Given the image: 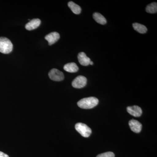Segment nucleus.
<instances>
[{
	"label": "nucleus",
	"instance_id": "nucleus-1",
	"mask_svg": "<svg viewBox=\"0 0 157 157\" xmlns=\"http://www.w3.org/2000/svg\"><path fill=\"white\" fill-rule=\"evenodd\" d=\"M99 103V100L95 97L84 98L78 101L77 105L82 109H89L96 107Z\"/></svg>",
	"mask_w": 157,
	"mask_h": 157
},
{
	"label": "nucleus",
	"instance_id": "nucleus-2",
	"mask_svg": "<svg viewBox=\"0 0 157 157\" xmlns=\"http://www.w3.org/2000/svg\"><path fill=\"white\" fill-rule=\"evenodd\" d=\"M13 49L11 41L6 37H0V52L4 54L10 53Z\"/></svg>",
	"mask_w": 157,
	"mask_h": 157
},
{
	"label": "nucleus",
	"instance_id": "nucleus-3",
	"mask_svg": "<svg viewBox=\"0 0 157 157\" xmlns=\"http://www.w3.org/2000/svg\"><path fill=\"white\" fill-rule=\"evenodd\" d=\"M75 129L77 132H78L84 137H89L92 133V130L86 124L78 123L75 125Z\"/></svg>",
	"mask_w": 157,
	"mask_h": 157
},
{
	"label": "nucleus",
	"instance_id": "nucleus-4",
	"mask_svg": "<svg viewBox=\"0 0 157 157\" xmlns=\"http://www.w3.org/2000/svg\"><path fill=\"white\" fill-rule=\"evenodd\" d=\"M48 76L51 79L55 81H62L64 78L63 72L56 69L51 70L48 73Z\"/></svg>",
	"mask_w": 157,
	"mask_h": 157
},
{
	"label": "nucleus",
	"instance_id": "nucleus-5",
	"mask_svg": "<svg viewBox=\"0 0 157 157\" xmlns=\"http://www.w3.org/2000/svg\"><path fill=\"white\" fill-rule=\"evenodd\" d=\"M87 83V78L84 76H79L76 77L72 82V86L75 88L80 89L86 86Z\"/></svg>",
	"mask_w": 157,
	"mask_h": 157
},
{
	"label": "nucleus",
	"instance_id": "nucleus-6",
	"mask_svg": "<svg viewBox=\"0 0 157 157\" xmlns=\"http://www.w3.org/2000/svg\"><path fill=\"white\" fill-rule=\"evenodd\" d=\"M129 125L131 130L135 133H140L142 130V124L140 122L132 119L129 121Z\"/></svg>",
	"mask_w": 157,
	"mask_h": 157
},
{
	"label": "nucleus",
	"instance_id": "nucleus-7",
	"mask_svg": "<svg viewBox=\"0 0 157 157\" xmlns=\"http://www.w3.org/2000/svg\"><path fill=\"white\" fill-rule=\"evenodd\" d=\"M127 110L129 114L135 117H140L142 113V109L137 106L127 107Z\"/></svg>",
	"mask_w": 157,
	"mask_h": 157
},
{
	"label": "nucleus",
	"instance_id": "nucleus-8",
	"mask_svg": "<svg viewBox=\"0 0 157 157\" xmlns=\"http://www.w3.org/2000/svg\"><path fill=\"white\" fill-rule=\"evenodd\" d=\"M45 38L48 41V45H51L57 42L59 39L60 35L57 32H52L46 35Z\"/></svg>",
	"mask_w": 157,
	"mask_h": 157
},
{
	"label": "nucleus",
	"instance_id": "nucleus-9",
	"mask_svg": "<svg viewBox=\"0 0 157 157\" xmlns=\"http://www.w3.org/2000/svg\"><path fill=\"white\" fill-rule=\"evenodd\" d=\"M41 21L38 18H36L31 20L25 25V28L28 30H32L36 29L40 25Z\"/></svg>",
	"mask_w": 157,
	"mask_h": 157
},
{
	"label": "nucleus",
	"instance_id": "nucleus-10",
	"mask_svg": "<svg viewBox=\"0 0 157 157\" xmlns=\"http://www.w3.org/2000/svg\"><path fill=\"white\" fill-rule=\"evenodd\" d=\"M78 59L79 63L83 66H88L91 61L90 59L86 56V53L83 52L78 53Z\"/></svg>",
	"mask_w": 157,
	"mask_h": 157
},
{
	"label": "nucleus",
	"instance_id": "nucleus-11",
	"mask_svg": "<svg viewBox=\"0 0 157 157\" xmlns=\"http://www.w3.org/2000/svg\"><path fill=\"white\" fill-rule=\"evenodd\" d=\"M64 70L69 73H76L78 71V67L75 63H71L66 64L64 66Z\"/></svg>",
	"mask_w": 157,
	"mask_h": 157
},
{
	"label": "nucleus",
	"instance_id": "nucleus-12",
	"mask_svg": "<svg viewBox=\"0 0 157 157\" xmlns=\"http://www.w3.org/2000/svg\"><path fill=\"white\" fill-rule=\"evenodd\" d=\"M93 17L96 22L100 24L105 25L107 23V20L105 17L98 12H95L93 14Z\"/></svg>",
	"mask_w": 157,
	"mask_h": 157
},
{
	"label": "nucleus",
	"instance_id": "nucleus-13",
	"mask_svg": "<svg viewBox=\"0 0 157 157\" xmlns=\"http://www.w3.org/2000/svg\"><path fill=\"white\" fill-rule=\"evenodd\" d=\"M68 6L74 14H78L81 12V8L78 5L73 2H70L68 4Z\"/></svg>",
	"mask_w": 157,
	"mask_h": 157
},
{
	"label": "nucleus",
	"instance_id": "nucleus-14",
	"mask_svg": "<svg viewBox=\"0 0 157 157\" xmlns=\"http://www.w3.org/2000/svg\"><path fill=\"white\" fill-rule=\"evenodd\" d=\"M133 27L135 31L140 33L144 34L147 32V30L146 26L138 23L133 24Z\"/></svg>",
	"mask_w": 157,
	"mask_h": 157
},
{
	"label": "nucleus",
	"instance_id": "nucleus-15",
	"mask_svg": "<svg viewBox=\"0 0 157 157\" xmlns=\"http://www.w3.org/2000/svg\"><path fill=\"white\" fill-rule=\"evenodd\" d=\"M147 12L151 14H154L157 13V3L153 2L149 5H147L146 8Z\"/></svg>",
	"mask_w": 157,
	"mask_h": 157
},
{
	"label": "nucleus",
	"instance_id": "nucleus-16",
	"mask_svg": "<svg viewBox=\"0 0 157 157\" xmlns=\"http://www.w3.org/2000/svg\"><path fill=\"white\" fill-rule=\"evenodd\" d=\"M97 157H115V155L112 152H106L98 155Z\"/></svg>",
	"mask_w": 157,
	"mask_h": 157
},
{
	"label": "nucleus",
	"instance_id": "nucleus-17",
	"mask_svg": "<svg viewBox=\"0 0 157 157\" xmlns=\"http://www.w3.org/2000/svg\"><path fill=\"white\" fill-rule=\"evenodd\" d=\"M0 157H9L8 155L0 151Z\"/></svg>",
	"mask_w": 157,
	"mask_h": 157
},
{
	"label": "nucleus",
	"instance_id": "nucleus-18",
	"mask_svg": "<svg viewBox=\"0 0 157 157\" xmlns=\"http://www.w3.org/2000/svg\"><path fill=\"white\" fill-rule=\"evenodd\" d=\"M93 64H94V63H93V62L92 61H91L90 62V65H93Z\"/></svg>",
	"mask_w": 157,
	"mask_h": 157
}]
</instances>
